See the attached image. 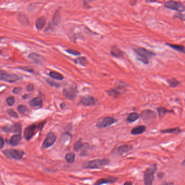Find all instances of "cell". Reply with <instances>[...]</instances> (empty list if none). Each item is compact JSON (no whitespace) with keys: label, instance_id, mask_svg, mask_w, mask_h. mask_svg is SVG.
<instances>
[{"label":"cell","instance_id":"cell-44","mask_svg":"<svg viewBox=\"0 0 185 185\" xmlns=\"http://www.w3.org/2000/svg\"><path fill=\"white\" fill-rule=\"evenodd\" d=\"M124 185H133V182H130V181H126L124 184Z\"/></svg>","mask_w":185,"mask_h":185},{"label":"cell","instance_id":"cell-8","mask_svg":"<svg viewBox=\"0 0 185 185\" xmlns=\"http://www.w3.org/2000/svg\"><path fill=\"white\" fill-rule=\"evenodd\" d=\"M4 155L9 159H14L15 160H20L23 157L24 153L20 150L15 149H7L3 152Z\"/></svg>","mask_w":185,"mask_h":185},{"label":"cell","instance_id":"cell-38","mask_svg":"<svg viewBox=\"0 0 185 185\" xmlns=\"http://www.w3.org/2000/svg\"><path fill=\"white\" fill-rule=\"evenodd\" d=\"M4 145V142L3 138L2 137H0V149L2 148Z\"/></svg>","mask_w":185,"mask_h":185},{"label":"cell","instance_id":"cell-5","mask_svg":"<svg viewBox=\"0 0 185 185\" xmlns=\"http://www.w3.org/2000/svg\"><path fill=\"white\" fill-rule=\"evenodd\" d=\"M166 8L177 11L178 12H183L185 11V6L182 3L179 1L170 0L167 1L165 4Z\"/></svg>","mask_w":185,"mask_h":185},{"label":"cell","instance_id":"cell-46","mask_svg":"<svg viewBox=\"0 0 185 185\" xmlns=\"http://www.w3.org/2000/svg\"><path fill=\"white\" fill-rule=\"evenodd\" d=\"M1 41V38H0V41Z\"/></svg>","mask_w":185,"mask_h":185},{"label":"cell","instance_id":"cell-30","mask_svg":"<svg viewBox=\"0 0 185 185\" xmlns=\"http://www.w3.org/2000/svg\"><path fill=\"white\" fill-rule=\"evenodd\" d=\"M76 155L73 153H69L66 154L65 159L69 163H72L75 161Z\"/></svg>","mask_w":185,"mask_h":185},{"label":"cell","instance_id":"cell-22","mask_svg":"<svg viewBox=\"0 0 185 185\" xmlns=\"http://www.w3.org/2000/svg\"><path fill=\"white\" fill-rule=\"evenodd\" d=\"M22 139L20 135H15L11 137L10 140V145L12 146H16L18 145Z\"/></svg>","mask_w":185,"mask_h":185},{"label":"cell","instance_id":"cell-11","mask_svg":"<svg viewBox=\"0 0 185 185\" xmlns=\"http://www.w3.org/2000/svg\"><path fill=\"white\" fill-rule=\"evenodd\" d=\"M63 95L67 99L73 100L76 97L77 90L76 88L73 87L66 88L63 90Z\"/></svg>","mask_w":185,"mask_h":185},{"label":"cell","instance_id":"cell-15","mask_svg":"<svg viewBox=\"0 0 185 185\" xmlns=\"http://www.w3.org/2000/svg\"><path fill=\"white\" fill-rule=\"evenodd\" d=\"M122 89V86H120L115 89H110L106 91V93L110 97H111L113 98H117L120 96L121 92L120 90Z\"/></svg>","mask_w":185,"mask_h":185},{"label":"cell","instance_id":"cell-12","mask_svg":"<svg viewBox=\"0 0 185 185\" xmlns=\"http://www.w3.org/2000/svg\"><path fill=\"white\" fill-rule=\"evenodd\" d=\"M56 141V136L53 133H49L46 138L44 141L42 147L44 148H47L52 146Z\"/></svg>","mask_w":185,"mask_h":185},{"label":"cell","instance_id":"cell-19","mask_svg":"<svg viewBox=\"0 0 185 185\" xmlns=\"http://www.w3.org/2000/svg\"><path fill=\"white\" fill-rule=\"evenodd\" d=\"M157 112L159 114V118L161 120L163 117L165 116V115L168 113H173V110H168V109L163 108V107H159L157 109Z\"/></svg>","mask_w":185,"mask_h":185},{"label":"cell","instance_id":"cell-2","mask_svg":"<svg viewBox=\"0 0 185 185\" xmlns=\"http://www.w3.org/2000/svg\"><path fill=\"white\" fill-rule=\"evenodd\" d=\"M110 162V160L108 159H97L85 162L83 167L85 169H99L109 165Z\"/></svg>","mask_w":185,"mask_h":185},{"label":"cell","instance_id":"cell-37","mask_svg":"<svg viewBox=\"0 0 185 185\" xmlns=\"http://www.w3.org/2000/svg\"><path fill=\"white\" fill-rule=\"evenodd\" d=\"M83 4H84V6H88L90 3L94 1H96V0H83Z\"/></svg>","mask_w":185,"mask_h":185},{"label":"cell","instance_id":"cell-48","mask_svg":"<svg viewBox=\"0 0 185 185\" xmlns=\"http://www.w3.org/2000/svg\"><path fill=\"white\" fill-rule=\"evenodd\" d=\"M1 71H0V72H1Z\"/></svg>","mask_w":185,"mask_h":185},{"label":"cell","instance_id":"cell-32","mask_svg":"<svg viewBox=\"0 0 185 185\" xmlns=\"http://www.w3.org/2000/svg\"><path fill=\"white\" fill-rule=\"evenodd\" d=\"M17 110L19 111V113H22V114H25L26 113H27L28 111V109L27 108L24 106V105H20L18 106L17 108Z\"/></svg>","mask_w":185,"mask_h":185},{"label":"cell","instance_id":"cell-20","mask_svg":"<svg viewBox=\"0 0 185 185\" xmlns=\"http://www.w3.org/2000/svg\"><path fill=\"white\" fill-rule=\"evenodd\" d=\"M46 22V19L45 17H40L37 19L35 23L36 27L38 29L41 30L44 27Z\"/></svg>","mask_w":185,"mask_h":185},{"label":"cell","instance_id":"cell-47","mask_svg":"<svg viewBox=\"0 0 185 185\" xmlns=\"http://www.w3.org/2000/svg\"><path fill=\"white\" fill-rule=\"evenodd\" d=\"M0 54H1V51H0Z\"/></svg>","mask_w":185,"mask_h":185},{"label":"cell","instance_id":"cell-36","mask_svg":"<svg viewBox=\"0 0 185 185\" xmlns=\"http://www.w3.org/2000/svg\"><path fill=\"white\" fill-rule=\"evenodd\" d=\"M15 98L14 97H10L7 98V104L10 105V106H12L15 103Z\"/></svg>","mask_w":185,"mask_h":185},{"label":"cell","instance_id":"cell-6","mask_svg":"<svg viewBox=\"0 0 185 185\" xmlns=\"http://www.w3.org/2000/svg\"><path fill=\"white\" fill-rule=\"evenodd\" d=\"M117 122H118V120L113 117H105L97 123L96 127L98 129L105 128L116 123Z\"/></svg>","mask_w":185,"mask_h":185},{"label":"cell","instance_id":"cell-3","mask_svg":"<svg viewBox=\"0 0 185 185\" xmlns=\"http://www.w3.org/2000/svg\"><path fill=\"white\" fill-rule=\"evenodd\" d=\"M157 171V165L153 164L145 169L144 172V182L145 185H152L155 179V174Z\"/></svg>","mask_w":185,"mask_h":185},{"label":"cell","instance_id":"cell-41","mask_svg":"<svg viewBox=\"0 0 185 185\" xmlns=\"http://www.w3.org/2000/svg\"><path fill=\"white\" fill-rule=\"evenodd\" d=\"M163 176H164V173H162V172H160L157 174V177L159 178H160V179L163 177Z\"/></svg>","mask_w":185,"mask_h":185},{"label":"cell","instance_id":"cell-16","mask_svg":"<svg viewBox=\"0 0 185 185\" xmlns=\"http://www.w3.org/2000/svg\"><path fill=\"white\" fill-rule=\"evenodd\" d=\"M110 54L112 56L117 58H123L124 56V52L116 46H113L112 47L110 51Z\"/></svg>","mask_w":185,"mask_h":185},{"label":"cell","instance_id":"cell-4","mask_svg":"<svg viewBox=\"0 0 185 185\" xmlns=\"http://www.w3.org/2000/svg\"><path fill=\"white\" fill-rule=\"evenodd\" d=\"M45 122H42L38 125H32L27 127L24 131V137L26 140H31L33 136L38 131L42 128L44 125Z\"/></svg>","mask_w":185,"mask_h":185},{"label":"cell","instance_id":"cell-1","mask_svg":"<svg viewBox=\"0 0 185 185\" xmlns=\"http://www.w3.org/2000/svg\"><path fill=\"white\" fill-rule=\"evenodd\" d=\"M133 51L136 55L137 60L142 62L144 64H148L149 63V59L152 56H156V54L155 53L143 47L134 48Z\"/></svg>","mask_w":185,"mask_h":185},{"label":"cell","instance_id":"cell-26","mask_svg":"<svg viewBox=\"0 0 185 185\" xmlns=\"http://www.w3.org/2000/svg\"><path fill=\"white\" fill-rule=\"evenodd\" d=\"M61 13L59 10H57L55 13L54 16L53 17L52 23L55 26H58L60 24L61 20Z\"/></svg>","mask_w":185,"mask_h":185},{"label":"cell","instance_id":"cell-39","mask_svg":"<svg viewBox=\"0 0 185 185\" xmlns=\"http://www.w3.org/2000/svg\"><path fill=\"white\" fill-rule=\"evenodd\" d=\"M21 91V88H16L14 89L13 92L15 93L16 94H17V93L20 92Z\"/></svg>","mask_w":185,"mask_h":185},{"label":"cell","instance_id":"cell-33","mask_svg":"<svg viewBox=\"0 0 185 185\" xmlns=\"http://www.w3.org/2000/svg\"><path fill=\"white\" fill-rule=\"evenodd\" d=\"M66 51L69 54H72V55H73V56H79L81 54V53L79 52L76 51L74 49H67Z\"/></svg>","mask_w":185,"mask_h":185},{"label":"cell","instance_id":"cell-45","mask_svg":"<svg viewBox=\"0 0 185 185\" xmlns=\"http://www.w3.org/2000/svg\"><path fill=\"white\" fill-rule=\"evenodd\" d=\"M163 185H165V184H166V185H173L174 184H173V182H170V183L166 182V183H163Z\"/></svg>","mask_w":185,"mask_h":185},{"label":"cell","instance_id":"cell-23","mask_svg":"<svg viewBox=\"0 0 185 185\" xmlns=\"http://www.w3.org/2000/svg\"><path fill=\"white\" fill-rule=\"evenodd\" d=\"M160 132L162 134H179L181 132V130L180 128H170V129L161 130Z\"/></svg>","mask_w":185,"mask_h":185},{"label":"cell","instance_id":"cell-10","mask_svg":"<svg viewBox=\"0 0 185 185\" xmlns=\"http://www.w3.org/2000/svg\"><path fill=\"white\" fill-rule=\"evenodd\" d=\"M21 78L14 74H9L6 72H0V80L8 81L10 83H14L20 79Z\"/></svg>","mask_w":185,"mask_h":185},{"label":"cell","instance_id":"cell-18","mask_svg":"<svg viewBox=\"0 0 185 185\" xmlns=\"http://www.w3.org/2000/svg\"><path fill=\"white\" fill-rule=\"evenodd\" d=\"M145 131L146 127L145 125H140L134 128L131 131V134L133 135H137L145 133Z\"/></svg>","mask_w":185,"mask_h":185},{"label":"cell","instance_id":"cell-21","mask_svg":"<svg viewBox=\"0 0 185 185\" xmlns=\"http://www.w3.org/2000/svg\"><path fill=\"white\" fill-rule=\"evenodd\" d=\"M140 115L137 113H130L129 116L127 118V121L129 123H133L134 122H136L137 120L140 118Z\"/></svg>","mask_w":185,"mask_h":185},{"label":"cell","instance_id":"cell-14","mask_svg":"<svg viewBox=\"0 0 185 185\" xmlns=\"http://www.w3.org/2000/svg\"><path fill=\"white\" fill-rule=\"evenodd\" d=\"M133 147L132 145H122L118 147L116 149V154L119 156H122L124 154L129 152L131 150H132Z\"/></svg>","mask_w":185,"mask_h":185},{"label":"cell","instance_id":"cell-40","mask_svg":"<svg viewBox=\"0 0 185 185\" xmlns=\"http://www.w3.org/2000/svg\"><path fill=\"white\" fill-rule=\"evenodd\" d=\"M27 90L28 91H31L34 90V86L33 85H29L27 86Z\"/></svg>","mask_w":185,"mask_h":185},{"label":"cell","instance_id":"cell-25","mask_svg":"<svg viewBox=\"0 0 185 185\" xmlns=\"http://www.w3.org/2000/svg\"><path fill=\"white\" fill-rule=\"evenodd\" d=\"M167 46L173 48V49L179 51L180 52L185 53V47L183 45H179L172 44H166Z\"/></svg>","mask_w":185,"mask_h":185},{"label":"cell","instance_id":"cell-24","mask_svg":"<svg viewBox=\"0 0 185 185\" xmlns=\"http://www.w3.org/2000/svg\"><path fill=\"white\" fill-rule=\"evenodd\" d=\"M167 81L169 85V86L172 88H177L181 83V82L180 81H177V79L175 78H172L171 79H168Z\"/></svg>","mask_w":185,"mask_h":185},{"label":"cell","instance_id":"cell-42","mask_svg":"<svg viewBox=\"0 0 185 185\" xmlns=\"http://www.w3.org/2000/svg\"><path fill=\"white\" fill-rule=\"evenodd\" d=\"M21 69H22V70H25L26 71H29V72H32V69H31V68H29V67H22V68H21Z\"/></svg>","mask_w":185,"mask_h":185},{"label":"cell","instance_id":"cell-31","mask_svg":"<svg viewBox=\"0 0 185 185\" xmlns=\"http://www.w3.org/2000/svg\"><path fill=\"white\" fill-rule=\"evenodd\" d=\"M49 76L53 78L59 80V81H61L64 79V76L61 74L55 71H52L49 73Z\"/></svg>","mask_w":185,"mask_h":185},{"label":"cell","instance_id":"cell-7","mask_svg":"<svg viewBox=\"0 0 185 185\" xmlns=\"http://www.w3.org/2000/svg\"><path fill=\"white\" fill-rule=\"evenodd\" d=\"M140 116L145 123H150L156 118V113L151 110H145L141 113Z\"/></svg>","mask_w":185,"mask_h":185},{"label":"cell","instance_id":"cell-13","mask_svg":"<svg viewBox=\"0 0 185 185\" xmlns=\"http://www.w3.org/2000/svg\"><path fill=\"white\" fill-rule=\"evenodd\" d=\"M118 177H105L102 178L98 180L94 184V185H103V184H113L116 182L118 180Z\"/></svg>","mask_w":185,"mask_h":185},{"label":"cell","instance_id":"cell-27","mask_svg":"<svg viewBox=\"0 0 185 185\" xmlns=\"http://www.w3.org/2000/svg\"><path fill=\"white\" fill-rule=\"evenodd\" d=\"M75 63L76 64L81 65L83 66H86L87 65L89 64V61H88L87 58L84 56L79 57V58H77L75 60Z\"/></svg>","mask_w":185,"mask_h":185},{"label":"cell","instance_id":"cell-34","mask_svg":"<svg viewBox=\"0 0 185 185\" xmlns=\"http://www.w3.org/2000/svg\"><path fill=\"white\" fill-rule=\"evenodd\" d=\"M14 132L15 133H19L21 130V125L20 124H15L14 125L12 128Z\"/></svg>","mask_w":185,"mask_h":185},{"label":"cell","instance_id":"cell-9","mask_svg":"<svg viewBox=\"0 0 185 185\" xmlns=\"http://www.w3.org/2000/svg\"><path fill=\"white\" fill-rule=\"evenodd\" d=\"M97 102H98V100L96 98L89 95L82 97L80 100V103L81 104L86 106L96 105Z\"/></svg>","mask_w":185,"mask_h":185},{"label":"cell","instance_id":"cell-17","mask_svg":"<svg viewBox=\"0 0 185 185\" xmlns=\"http://www.w3.org/2000/svg\"><path fill=\"white\" fill-rule=\"evenodd\" d=\"M28 58L30 59V61H32V62L37 64H40L44 61V59L42 56L35 53H31L29 55Z\"/></svg>","mask_w":185,"mask_h":185},{"label":"cell","instance_id":"cell-29","mask_svg":"<svg viewBox=\"0 0 185 185\" xmlns=\"http://www.w3.org/2000/svg\"><path fill=\"white\" fill-rule=\"evenodd\" d=\"M42 104V100L40 97L34 98L30 102V105L32 106H40Z\"/></svg>","mask_w":185,"mask_h":185},{"label":"cell","instance_id":"cell-28","mask_svg":"<svg viewBox=\"0 0 185 185\" xmlns=\"http://www.w3.org/2000/svg\"><path fill=\"white\" fill-rule=\"evenodd\" d=\"M83 146L84 144L83 143V140L82 138H80L74 143L73 145V149L76 152H78L83 147Z\"/></svg>","mask_w":185,"mask_h":185},{"label":"cell","instance_id":"cell-43","mask_svg":"<svg viewBox=\"0 0 185 185\" xmlns=\"http://www.w3.org/2000/svg\"><path fill=\"white\" fill-rule=\"evenodd\" d=\"M157 0H145V2L147 3H153L156 2Z\"/></svg>","mask_w":185,"mask_h":185},{"label":"cell","instance_id":"cell-35","mask_svg":"<svg viewBox=\"0 0 185 185\" xmlns=\"http://www.w3.org/2000/svg\"><path fill=\"white\" fill-rule=\"evenodd\" d=\"M7 113H8V115H9L10 116L13 117V118H18V115H17V113H16L14 110H12V109L8 110Z\"/></svg>","mask_w":185,"mask_h":185}]
</instances>
